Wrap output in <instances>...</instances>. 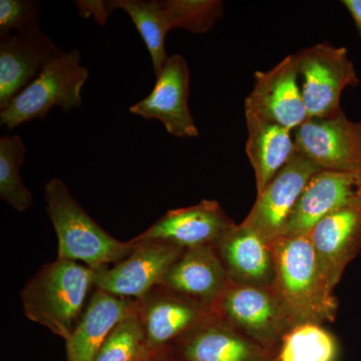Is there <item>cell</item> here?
I'll return each mask as SVG.
<instances>
[{"label": "cell", "instance_id": "5", "mask_svg": "<svg viewBox=\"0 0 361 361\" xmlns=\"http://www.w3.org/2000/svg\"><path fill=\"white\" fill-rule=\"evenodd\" d=\"M80 51L71 49L49 63L32 84L0 111V125L13 130L44 118L54 106L65 111L80 108V92L89 78V70L80 65Z\"/></svg>", "mask_w": 361, "mask_h": 361}, {"label": "cell", "instance_id": "18", "mask_svg": "<svg viewBox=\"0 0 361 361\" xmlns=\"http://www.w3.org/2000/svg\"><path fill=\"white\" fill-rule=\"evenodd\" d=\"M176 361H277L271 353L214 314L173 348Z\"/></svg>", "mask_w": 361, "mask_h": 361}, {"label": "cell", "instance_id": "13", "mask_svg": "<svg viewBox=\"0 0 361 361\" xmlns=\"http://www.w3.org/2000/svg\"><path fill=\"white\" fill-rule=\"evenodd\" d=\"M236 223L216 200L204 199L186 208L169 210L133 242H159L182 249L215 246Z\"/></svg>", "mask_w": 361, "mask_h": 361}, {"label": "cell", "instance_id": "2", "mask_svg": "<svg viewBox=\"0 0 361 361\" xmlns=\"http://www.w3.org/2000/svg\"><path fill=\"white\" fill-rule=\"evenodd\" d=\"M274 287L294 326L334 322L338 301L323 276L308 235L281 236L270 244Z\"/></svg>", "mask_w": 361, "mask_h": 361}, {"label": "cell", "instance_id": "6", "mask_svg": "<svg viewBox=\"0 0 361 361\" xmlns=\"http://www.w3.org/2000/svg\"><path fill=\"white\" fill-rule=\"evenodd\" d=\"M214 314L271 353H279L294 327L274 285L230 283L212 307Z\"/></svg>", "mask_w": 361, "mask_h": 361}, {"label": "cell", "instance_id": "22", "mask_svg": "<svg viewBox=\"0 0 361 361\" xmlns=\"http://www.w3.org/2000/svg\"><path fill=\"white\" fill-rule=\"evenodd\" d=\"M246 153L260 194L296 154L293 132L245 109Z\"/></svg>", "mask_w": 361, "mask_h": 361}, {"label": "cell", "instance_id": "3", "mask_svg": "<svg viewBox=\"0 0 361 361\" xmlns=\"http://www.w3.org/2000/svg\"><path fill=\"white\" fill-rule=\"evenodd\" d=\"M94 270L59 259L42 266L20 292L23 313L30 322L68 341L80 322Z\"/></svg>", "mask_w": 361, "mask_h": 361}, {"label": "cell", "instance_id": "28", "mask_svg": "<svg viewBox=\"0 0 361 361\" xmlns=\"http://www.w3.org/2000/svg\"><path fill=\"white\" fill-rule=\"evenodd\" d=\"M142 361H176L172 353H161V355H156L149 356Z\"/></svg>", "mask_w": 361, "mask_h": 361}, {"label": "cell", "instance_id": "26", "mask_svg": "<svg viewBox=\"0 0 361 361\" xmlns=\"http://www.w3.org/2000/svg\"><path fill=\"white\" fill-rule=\"evenodd\" d=\"M40 11L35 0H0V35L21 32L37 23Z\"/></svg>", "mask_w": 361, "mask_h": 361}, {"label": "cell", "instance_id": "16", "mask_svg": "<svg viewBox=\"0 0 361 361\" xmlns=\"http://www.w3.org/2000/svg\"><path fill=\"white\" fill-rule=\"evenodd\" d=\"M361 203V172L320 170L311 177L283 236H305L329 214Z\"/></svg>", "mask_w": 361, "mask_h": 361}, {"label": "cell", "instance_id": "24", "mask_svg": "<svg viewBox=\"0 0 361 361\" xmlns=\"http://www.w3.org/2000/svg\"><path fill=\"white\" fill-rule=\"evenodd\" d=\"M25 151L18 135H6L0 139V198L18 212H25L33 202L20 174Z\"/></svg>", "mask_w": 361, "mask_h": 361}, {"label": "cell", "instance_id": "12", "mask_svg": "<svg viewBox=\"0 0 361 361\" xmlns=\"http://www.w3.org/2000/svg\"><path fill=\"white\" fill-rule=\"evenodd\" d=\"M63 52L39 21L14 35H0V111Z\"/></svg>", "mask_w": 361, "mask_h": 361}, {"label": "cell", "instance_id": "25", "mask_svg": "<svg viewBox=\"0 0 361 361\" xmlns=\"http://www.w3.org/2000/svg\"><path fill=\"white\" fill-rule=\"evenodd\" d=\"M148 357L146 339L135 308L111 330L94 361H142Z\"/></svg>", "mask_w": 361, "mask_h": 361}, {"label": "cell", "instance_id": "21", "mask_svg": "<svg viewBox=\"0 0 361 361\" xmlns=\"http://www.w3.org/2000/svg\"><path fill=\"white\" fill-rule=\"evenodd\" d=\"M135 305L134 299L94 288L80 322L66 341L68 361H94L111 330L135 310Z\"/></svg>", "mask_w": 361, "mask_h": 361}, {"label": "cell", "instance_id": "11", "mask_svg": "<svg viewBox=\"0 0 361 361\" xmlns=\"http://www.w3.org/2000/svg\"><path fill=\"white\" fill-rule=\"evenodd\" d=\"M320 171L312 161L297 153L257 195L244 224L268 244L283 236L285 228L311 177Z\"/></svg>", "mask_w": 361, "mask_h": 361}, {"label": "cell", "instance_id": "23", "mask_svg": "<svg viewBox=\"0 0 361 361\" xmlns=\"http://www.w3.org/2000/svg\"><path fill=\"white\" fill-rule=\"evenodd\" d=\"M338 345L336 337L323 325L301 324L285 336L277 361H336Z\"/></svg>", "mask_w": 361, "mask_h": 361}, {"label": "cell", "instance_id": "1", "mask_svg": "<svg viewBox=\"0 0 361 361\" xmlns=\"http://www.w3.org/2000/svg\"><path fill=\"white\" fill-rule=\"evenodd\" d=\"M75 6L80 16L99 25L116 9L125 11L146 44L156 77L169 59L165 42L170 30L205 33L224 13V4L219 0H80Z\"/></svg>", "mask_w": 361, "mask_h": 361}, {"label": "cell", "instance_id": "15", "mask_svg": "<svg viewBox=\"0 0 361 361\" xmlns=\"http://www.w3.org/2000/svg\"><path fill=\"white\" fill-rule=\"evenodd\" d=\"M294 54L267 71H257L245 109L291 132L308 120Z\"/></svg>", "mask_w": 361, "mask_h": 361}, {"label": "cell", "instance_id": "20", "mask_svg": "<svg viewBox=\"0 0 361 361\" xmlns=\"http://www.w3.org/2000/svg\"><path fill=\"white\" fill-rule=\"evenodd\" d=\"M214 248L233 283L274 284L275 262L270 244L243 222L226 233Z\"/></svg>", "mask_w": 361, "mask_h": 361}, {"label": "cell", "instance_id": "14", "mask_svg": "<svg viewBox=\"0 0 361 361\" xmlns=\"http://www.w3.org/2000/svg\"><path fill=\"white\" fill-rule=\"evenodd\" d=\"M156 84L148 97L130 108L145 120H158L170 135L178 137H196L199 130L190 111V71L180 54L169 56Z\"/></svg>", "mask_w": 361, "mask_h": 361}, {"label": "cell", "instance_id": "4", "mask_svg": "<svg viewBox=\"0 0 361 361\" xmlns=\"http://www.w3.org/2000/svg\"><path fill=\"white\" fill-rule=\"evenodd\" d=\"M47 213L58 236V258L82 262L97 271L121 262L134 250V242L118 241L85 212L63 180L44 186Z\"/></svg>", "mask_w": 361, "mask_h": 361}, {"label": "cell", "instance_id": "10", "mask_svg": "<svg viewBox=\"0 0 361 361\" xmlns=\"http://www.w3.org/2000/svg\"><path fill=\"white\" fill-rule=\"evenodd\" d=\"M134 243V250L121 262L94 271V288L137 300L163 285L171 266L185 250L159 242Z\"/></svg>", "mask_w": 361, "mask_h": 361}, {"label": "cell", "instance_id": "8", "mask_svg": "<svg viewBox=\"0 0 361 361\" xmlns=\"http://www.w3.org/2000/svg\"><path fill=\"white\" fill-rule=\"evenodd\" d=\"M135 310L149 356L171 353L180 339L214 315L211 308L163 285L137 299Z\"/></svg>", "mask_w": 361, "mask_h": 361}, {"label": "cell", "instance_id": "27", "mask_svg": "<svg viewBox=\"0 0 361 361\" xmlns=\"http://www.w3.org/2000/svg\"><path fill=\"white\" fill-rule=\"evenodd\" d=\"M342 4L346 7L356 27L361 35V0H343Z\"/></svg>", "mask_w": 361, "mask_h": 361}, {"label": "cell", "instance_id": "19", "mask_svg": "<svg viewBox=\"0 0 361 361\" xmlns=\"http://www.w3.org/2000/svg\"><path fill=\"white\" fill-rule=\"evenodd\" d=\"M231 281L213 246L185 249L171 266L163 286L212 310Z\"/></svg>", "mask_w": 361, "mask_h": 361}, {"label": "cell", "instance_id": "17", "mask_svg": "<svg viewBox=\"0 0 361 361\" xmlns=\"http://www.w3.org/2000/svg\"><path fill=\"white\" fill-rule=\"evenodd\" d=\"M308 237L322 275L334 291L346 267L361 250V203L329 214Z\"/></svg>", "mask_w": 361, "mask_h": 361}, {"label": "cell", "instance_id": "7", "mask_svg": "<svg viewBox=\"0 0 361 361\" xmlns=\"http://www.w3.org/2000/svg\"><path fill=\"white\" fill-rule=\"evenodd\" d=\"M294 54L308 118L341 113V97L348 87L360 84L345 47L317 44Z\"/></svg>", "mask_w": 361, "mask_h": 361}, {"label": "cell", "instance_id": "9", "mask_svg": "<svg viewBox=\"0 0 361 361\" xmlns=\"http://www.w3.org/2000/svg\"><path fill=\"white\" fill-rule=\"evenodd\" d=\"M296 152L319 170L361 172V121L343 111L326 118H310L293 132Z\"/></svg>", "mask_w": 361, "mask_h": 361}]
</instances>
